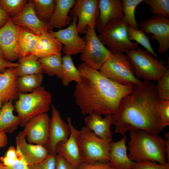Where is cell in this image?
<instances>
[{
    "label": "cell",
    "instance_id": "cell-30",
    "mask_svg": "<svg viewBox=\"0 0 169 169\" xmlns=\"http://www.w3.org/2000/svg\"><path fill=\"white\" fill-rule=\"evenodd\" d=\"M43 79L42 74L28 75L18 77V93H30L41 86Z\"/></svg>",
    "mask_w": 169,
    "mask_h": 169
},
{
    "label": "cell",
    "instance_id": "cell-13",
    "mask_svg": "<svg viewBox=\"0 0 169 169\" xmlns=\"http://www.w3.org/2000/svg\"><path fill=\"white\" fill-rule=\"evenodd\" d=\"M72 19L69 25L64 29L52 32L57 40L64 45L63 53L66 55H76L83 51L85 41L84 38L80 37L77 30V18L71 17Z\"/></svg>",
    "mask_w": 169,
    "mask_h": 169
},
{
    "label": "cell",
    "instance_id": "cell-43",
    "mask_svg": "<svg viewBox=\"0 0 169 169\" xmlns=\"http://www.w3.org/2000/svg\"><path fill=\"white\" fill-rule=\"evenodd\" d=\"M18 66V63L10 61L4 58L0 57V72H3L8 68Z\"/></svg>",
    "mask_w": 169,
    "mask_h": 169
},
{
    "label": "cell",
    "instance_id": "cell-1",
    "mask_svg": "<svg viewBox=\"0 0 169 169\" xmlns=\"http://www.w3.org/2000/svg\"><path fill=\"white\" fill-rule=\"evenodd\" d=\"M160 103L152 81L143 80L135 85L133 91L122 99L117 110L111 115L115 132L124 136L128 131L143 130L158 135L163 130Z\"/></svg>",
    "mask_w": 169,
    "mask_h": 169
},
{
    "label": "cell",
    "instance_id": "cell-11",
    "mask_svg": "<svg viewBox=\"0 0 169 169\" xmlns=\"http://www.w3.org/2000/svg\"><path fill=\"white\" fill-rule=\"evenodd\" d=\"M139 29L145 33H151L152 39L159 44L158 52L163 54L169 49V19L154 15L138 23Z\"/></svg>",
    "mask_w": 169,
    "mask_h": 169
},
{
    "label": "cell",
    "instance_id": "cell-5",
    "mask_svg": "<svg viewBox=\"0 0 169 169\" xmlns=\"http://www.w3.org/2000/svg\"><path fill=\"white\" fill-rule=\"evenodd\" d=\"M126 54L132 65L136 76L139 79L157 81L169 70L159 59L146 50L138 47L128 51Z\"/></svg>",
    "mask_w": 169,
    "mask_h": 169
},
{
    "label": "cell",
    "instance_id": "cell-45",
    "mask_svg": "<svg viewBox=\"0 0 169 169\" xmlns=\"http://www.w3.org/2000/svg\"><path fill=\"white\" fill-rule=\"evenodd\" d=\"M22 156L18 159H15L9 158L4 156H1L0 157V160L1 162L5 166H10L13 164L18 160Z\"/></svg>",
    "mask_w": 169,
    "mask_h": 169
},
{
    "label": "cell",
    "instance_id": "cell-42",
    "mask_svg": "<svg viewBox=\"0 0 169 169\" xmlns=\"http://www.w3.org/2000/svg\"><path fill=\"white\" fill-rule=\"evenodd\" d=\"M5 169H30L23 156L12 165L5 166Z\"/></svg>",
    "mask_w": 169,
    "mask_h": 169
},
{
    "label": "cell",
    "instance_id": "cell-27",
    "mask_svg": "<svg viewBox=\"0 0 169 169\" xmlns=\"http://www.w3.org/2000/svg\"><path fill=\"white\" fill-rule=\"evenodd\" d=\"M17 74L18 77L24 75L42 74L41 64L38 58L30 54L18 59Z\"/></svg>",
    "mask_w": 169,
    "mask_h": 169
},
{
    "label": "cell",
    "instance_id": "cell-6",
    "mask_svg": "<svg viewBox=\"0 0 169 169\" xmlns=\"http://www.w3.org/2000/svg\"><path fill=\"white\" fill-rule=\"evenodd\" d=\"M128 26L124 18L112 20L106 25L98 37L112 52L126 53L130 50L136 49L139 45L129 39Z\"/></svg>",
    "mask_w": 169,
    "mask_h": 169
},
{
    "label": "cell",
    "instance_id": "cell-31",
    "mask_svg": "<svg viewBox=\"0 0 169 169\" xmlns=\"http://www.w3.org/2000/svg\"><path fill=\"white\" fill-rule=\"evenodd\" d=\"M34 9L41 21L49 23L54 10L56 3L54 0H33Z\"/></svg>",
    "mask_w": 169,
    "mask_h": 169
},
{
    "label": "cell",
    "instance_id": "cell-24",
    "mask_svg": "<svg viewBox=\"0 0 169 169\" xmlns=\"http://www.w3.org/2000/svg\"><path fill=\"white\" fill-rule=\"evenodd\" d=\"M56 5L54 13L49 23L53 28L61 29L63 27L69 25L72 18L68 15L70 11L75 5L76 1L74 0H56Z\"/></svg>",
    "mask_w": 169,
    "mask_h": 169
},
{
    "label": "cell",
    "instance_id": "cell-44",
    "mask_svg": "<svg viewBox=\"0 0 169 169\" xmlns=\"http://www.w3.org/2000/svg\"><path fill=\"white\" fill-rule=\"evenodd\" d=\"M10 17L0 5V28L6 24Z\"/></svg>",
    "mask_w": 169,
    "mask_h": 169
},
{
    "label": "cell",
    "instance_id": "cell-14",
    "mask_svg": "<svg viewBox=\"0 0 169 169\" xmlns=\"http://www.w3.org/2000/svg\"><path fill=\"white\" fill-rule=\"evenodd\" d=\"M70 134L68 123L61 118L55 106H51V116L49 122V135L45 146L49 153L56 154V147L58 143L66 141Z\"/></svg>",
    "mask_w": 169,
    "mask_h": 169
},
{
    "label": "cell",
    "instance_id": "cell-18",
    "mask_svg": "<svg viewBox=\"0 0 169 169\" xmlns=\"http://www.w3.org/2000/svg\"><path fill=\"white\" fill-rule=\"evenodd\" d=\"M18 35V25L13 23L10 17L0 28V47L4 58L10 61L18 59L17 52Z\"/></svg>",
    "mask_w": 169,
    "mask_h": 169
},
{
    "label": "cell",
    "instance_id": "cell-17",
    "mask_svg": "<svg viewBox=\"0 0 169 169\" xmlns=\"http://www.w3.org/2000/svg\"><path fill=\"white\" fill-rule=\"evenodd\" d=\"M25 129L20 131L16 137V148L29 165L37 164L45 159L49 153L44 146L27 142Z\"/></svg>",
    "mask_w": 169,
    "mask_h": 169
},
{
    "label": "cell",
    "instance_id": "cell-4",
    "mask_svg": "<svg viewBox=\"0 0 169 169\" xmlns=\"http://www.w3.org/2000/svg\"><path fill=\"white\" fill-rule=\"evenodd\" d=\"M52 102L51 94L44 86L30 93L19 94L14 105L20 120V126L24 127L32 118L46 113Z\"/></svg>",
    "mask_w": 169,
    "mask_h": 169
},
{
    "label": "cell",
    "instance_id": "cell-2",
    "mask_svg": "<svg viewBox=\"0 0 169 169\" xmlns=\"http://www.w3.org/2000/svg\"><path fill=\"white\" fill-rule=\"evenodd\" d=\"M77 68L81 79L76 83L73 95L84 115L114 114L122 99L134 90V85L118 83L83 63Z\"/></svg>",
    "mask_w": 169,
    "mask_h": 169
},
{
    "label": "cell",
    "instance_id": "cell-19",
    "mask_svg": "<svg viewBox=\"0 0 169 169\" xmlns=\"http://www.w3.org/2000/svg\"><path fill=\"white\" fill-rule=\"evenodd\" d=\"M52 30L44 31L38 36L31 54L34 55L39 59L54 55L61 57L63 45L55 38Z\"/></svg>",
    "mask_w": 169,
    "mask_h": 169
},
{
    "label": "cell",
    "instance_id": "cell-49",
    "mask_svg": "<svg viewBox=\"0 0 169 169\" xmlns=\"http://www.w3.org/2000/svg\"><path fill=\"white\" fill-rule=\"evenodd\" d=\"M3 103L0 101V109Z\"/></svg>",
    "mask_w": 169,
    "mask_h": 169
},
{
    "label": "cell",
    "instance_id": "cell-15",
    "mask_svg": "<svg viewBox=\"0 0 169 169\" xmlns=\"http://www.w3.org/2000/svg\"><path fill=\"white\" fill-rule=\"evenodd\" d=\"M11 18L14 24L26 28L38 36L53 28L49 23L38 18L35 12L33 0H29L19 13Z\"/></svg>",
    "mask_w": 169,
    "mask_h": 169
},
{
    "label": "cell",
    "instance_id": "cell-36",
    "mask_svg": "<svg viewBox=\"0 0 169 169\" xmlns=\"http://www.w3.org/2000/svg\"><path fill=\"white\" fill-rule=\"evenodd\" d=\"M155 86L160 101L169 100V70L157 81Z\"/></svg>",
    "mask_w": 169,
    "mask_h": 169
},
{
    "label": "cell",
    "instance_id": "cell-28",
    "mask_svg": "<svg viewBox=\"0 0 169 169\" xmlns=\"http://www.w3.org/2000/svg\"><path fill=\"white\" fill-rule=\"evenodd\" d=\"M63 71L61 79L63 84L68 86L72 81H79L81 74L73 62L71 56L65 55L62 57Z\"/></svg>",
    "mask_w": 169,
    "mask_h": 169
},
{
    "label": "cell",
    "instance_id": "cell-29",
    "mask_svg": "<svg viewBox=\"0 0 169 169\" xmlns=\"http://www.w3.org/2000/svg\"><path fill=\"white\" fill-rule=\"evenodd\" d=\"M39 60L42 66L43 73L61 79L63 71L61 57L54 55L39 59Z\"/></svg>",
    "mask_w": 169,
    "mask_h": 169
},
{
    "label": "cell",
    "instance_id": "cell-25",
    "mask_svg": "<svg viewBox=\"0 0 169 169\" xmlns=\"http://www.w3.org/2000/svg\"><path fill=\"white\" fill-rule=\"evenodd\" d=\"M15 110L13 101L3 103L0 109V132L11 133L20 125L18 116L14 115Z\"/></svg>",
    "mask_w": 169,
    "mask_h": 169
},
{
    "label": "cell",
    "instance_id": "cell-9",
    "mask_svg": "<svg viewBox=\"0 0 169 169\" xmlns=\"http://www.w3.org/2000/svg\"><path fill=\"white\" fill-rule=\"evenodd\" d=\"M84 33L85 44L81 53L80 59L89 67L100 70L112 52L100 40L95 28L87 27Z\"/></svg>",
    "mask_w": 169,
    "mask_h": 169
},
{
    "label": "cell",
    "instance_id": "cell-39",
    "mask_svg": "<svg viewBox=\"0 0 169 169\" xmlns=\"http://www.w3.org/2000/svg\"><path fill=\"white\" fill-rule=\"evenodd\" d=\"M159 109L161 125L163 130L169 125V100L160 101Z\"/></svg>",
    "mask_w": 169,
    "mask_h": 169
},
{
    "label": "cell",
    "instance_id": "cell-34",
    "mask_svg": "<svg viewBox=\"0 0 169 169\" xmlns=\"http://www.w3.org/2000/svg\"><path fill=\"white\" fill-rule=\"evenodd\" d=\"M143 2L150 6L151 13L169 18V0H144Z\"/></svg>",
    "mask_w": 169,
    "mask_h": 169
},
{
    "label": "cell",
    "instance_id": "cell-8",
    "mask_svg": "<svg viewBox=\"0 0 169 169\" xmlns=\"http://www.w3.org/2000/svg\"><path fill=\"white\" fill-rule=\"evenodd\" d=\"M84 162H109L110 143L97 136L85 126L79 130Z\"/></svg>",
    "mask_w": 169,
    "mask_h": 169
},
{
    "label": "cell",
    "instance_id": "cell-22",
    "mask_svg": "<svg viewBox=\"0 0 169 169\" xmlns=\"http://www.w3.org/2000/svg\"><path fill=\"white\" fill-rule=\"evenodd\" d=\"M127 135L119 140L110 144L109 162L114 169H133L134 161L127 153Z\"/></svg>",
    "mask_w": 169,
    "mask_h": 169
},
{
    "label": "cell",
    "instance_id": "cell-46",
    "mask_svg": "<svg viewBox=\"0 0 169 169\" xmlns=\"http://www.w3.org/2000/svg\"><path fill=\"white\" fill-rule=\"evenodd\" d=\"M8 142V139L6 133L0 132V149L5 147Z\"/></svg>",
    "mask_w": 169,
    "mask_h": 169
},
{
    "label": "cell",
    "instance_id": "cell-21",
    "mask_svg": "<svg viewBox=\"0 0 169 169\" xmlns=\"http://www.w3.org/2000/svg\"><path fill=\"white\" fill-rule=\"evenodd\" d=\"M17 67L9 68L0 73V101L3 103L18 98Z\"/></svg>",
    "mask_w": 169,
    "mask_h": 169
},
{
    "label": "cell",
    "instance_id": "cell-47",
    "mask_svg": "<svg viewBox=\"0 0 169 169\" xmlns=\"http://www.w3.org/2000/svg\"><path fill=\"white\" fill-rule=\"evenodd\" d=\"M0 169H5V166L0 161Z\"/></svg>",
    "mask_w": 169,
    "mask_h": 169
},
{
    "label": "cell",
    "instance_id": "cell-32",
    "mask_svg": "<svg viewBox=\"0 0 169 169\" xmlns=\"http://www.w3.org/2000/svg\"><path fill=\"white\" fill-rule=\"evenodd\" d=\"M144 0H121L124 18L127 24L135 29H139L135 18L137 7Z\"/></svg>",
    "mask_w": 169,
    "mask_h": 169
},
{
    "label": "cell",
    "instance_id": "cell-7",
    "mask_svg": "<svg viewBox=\"0 0 169 169\" xmlns=\"http://www.w3.org/2000/svg\"><path fill=\"white\" fill-rule=\"evenodd\" d=\"M99 71L106 78L120 84L136 85L142 82L136 76L130 61L124 53L112 52Z\"/></svg>",
    "mask_w": 169,
    "mask_h": 169
},
{
    "label": "cell",
    "instance_id": "cell-41",
    "mask_svg": "<svg viewBox=\"0 0 169 169\" xmlns=\"http://www.w3.org/2000/svg\"><path fill=\"white\" fill-rule=\"evenodd\" d=\"M55 169H77L74 168L65 159L60 155L56 154Z\"/></svg>",
    "mask_w": 169,
    "mask_h": 169
},
{
    "label": "cell",
    "instance_id": "cell-16",
    "mask_svg": "<svg viewBox=\"0 0 169 169\" xmlns=\"http://www.w3.org/2000/svg\"><path fill=\"white\" fill-rule=\"evenodd\" d=\"M49 120L45 113L33 117L27 123L24 129L28 142L46 146L49 135Z\"/></svg>",
    "mask_w": 169,
    "mask_h": 169
},
{
    "label": "cell",
    "instance_id": "cell-35",
    "mask_svg": "<svg viewBox=\"0 0 169 169\" xmlns=\"http://www.w3.org/2000/svg\"><path fill=\"white\" fill-rule=\"evenodd\" d=\"M28 3L26 0H0V5L10 16L13 17L19 13Z\"/></svg>",
    "mask_w": 169,
    "mask_h": 169
},
{
    "label": "cell",
    "instance_id": "cell-10",
    "mask_svg": "<svg viewBox=\"0 0 169 169\" xmlns=\"http://www.w3.org/2000/svg\"><path fill=\"white\" fill-rule=\"evenodd\" d=\"M67 122L70 131L69 136L66 141L58 144L56 153L64 157L74 168L77 169L84 162L79 130L73 126L70 117H67Z\"/></svg>",
    "mask_w": 169,
    "mask_h": 169
},
{
    "label": "cell",
    "instance_id": "cell-12",
    "mask_svg": "<svg viewBox=\"0 0 169 169\" xmlns=\"http://www.w3.org/2000/svg\"><path fill=\"white\" fill-rule=\"evenodd\" d=\"M69 13L71 17L77 18L76 27L79 34L84 33L87 27L95 28L99 14L98 0H76Z\"/></svg>",
    "mask_w": 169,
    "mask_h": 169
},
{
    "label": "cell",
    "instance_id": "cell-33",
    "mask_svg": "<svg viewBox=\"0 0 169 169\" xmlns=\"http://www.w3.org/2000/svg\"><path fill=\"white\" fill-rule=\"evenodd\" d=\"M127 32L130 40L131 41H136V43L141 45L146 50L151 53L157 58L159 59L152 47L149 37L143 31L139 29L133 28L128 25Z\"/></svg>",
    "mask_w": 169,
    "mask_h": 169
},
{
    "label": "cell",
    "instance_id": "cell-23",
    "mask_svg": "<svg viewBox=\"0 0 169 169\" xmlns=\"http://www.w3.org/2000/svg\"><path fill=\"white\" fill-rule=\"evenodd\" d=\"M111 115H106L103 118L95 113L88 115L84 119L85 126L99 137L111 143L113 141Z\"/></svg>",
    "mask_w": 169,
    "mask_h": 169
},
{
    "label": "cell",
    "instance_id": "cell-37",
    "mask_svg": "<svg viewBox=\"0 0 169 169\" xmlns=\"http://www.w3.org/2000/svg\"><path fill=\"white\" fill-rule=\"evenodd\" d=\"M56 154L49 153L42 161L34 165H29L30 169H55Z\"/></svg>",
    "mask_w": 169,
    "mask_h": 169
},
{
    "label": "cell",
    "instance_id": "cell-40",
    "mask_svg": "<svg viewBox=\"0 0 169 169\" xmlns=\"http://www.w3.org/2000/svg\"><path fill=\"white\" fill-rule=\"evenodd\" d=\"M77 169H114L109 162H83Z\"/></svg>",
    "mask_w": 169,
    "mask_h": 169
},
{
    "label": "cell",
    "instance_id": "cell-38",
    "mask_svg": "<svg viewBox=\"0 0 169 169\" xmlns=\"http://www.w3.org/2000/svg\"><path fill=\"white\" fill-rule=\"evenodd\" d=\"M133 169H169V162L162 164L148 161L134 162Z\"/></svg>",
    "mask_w": 169,
    "mask_h": 169
},
{
    "label": "cell",
    "instance_id": "cell-48",
    "mask_svg": "<svg viewBox=\"0 0 169 169\" xmlns=\"http://www.w3.org/2000/svg\"><path fill=\"white\" fill-rule=\"evenodd\" d=\"M0 57L4 58L3 53V51L0 47Z\"/></svg>",
    "mask_w": 169,
    "mask_h": 169
},
{
    "label": "cell",
    "instance_id": "cell-26",
    "mask_svg": "<svg viewBox=\"0 0 169 169\" xmlns=\"http://www.w3.org/2000/svg\"><path fill=\"white\" fill-rule=\"evenodd\" d=\"M38 37V36L29 29L18 25L17 52L18 59L31 54L37 43Z\"/></svg>",
    "mask_w": 169,
    "mask_h": 169
},
{
    "label": "cell",
    "instance_id": "cell-3",
    "mask_svg": "<svg viewBox=\"0 0 169 169\" xmlns=\"http://www.w3.org/2000/svg\"><path fill=\"white\" fill-rule=\"evenodd\" d=\"M128 156L134 162L148 161L164 164L169 162V132L165 139L143 130L130 132Z\"/></svg>",
    "mask_w": 169,
    "mask_h": 169
},
{
    "label": "cell",
    "instance_id": "cell-20",
    "mask_svg": "<svg viewBox=\"0 0 169 169\" xmlns=\"http://www.w3.org/2000/svg\"><path fill=\"white\" fill-rule=\"evenodd\" d=\"M99 14L96 22L97 31L100 33L110 21L124 18L121 0H98Z\"/></svg>",
    "mask_w": 169,
    "mask_h": 169
}]
</instances>
